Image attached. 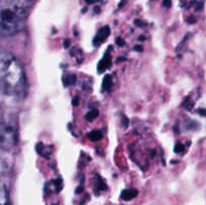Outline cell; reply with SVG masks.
<instances>
[{
    "instance_id": "cell-15",
    "label": "cell",
    "mask_w": 206,
    "mask_h": 205,
    "mask_svg": "<svg viewBox=\"0 0 206 205\" xmlns=\"http://www.w3.org/2000/svg\"><path fill=\"white\" fill-rule=\"evenodd\" d=\"M116 44H117L119 46H124L126 44L125 40L121 37H117V39H116Z\"/></svg>"
},
{
    "instance_id": "cell-20",
    "label": "cell",
    "mask_w": 206,
    "mask_h": 205,
    "mask_svg": "<svg viewBox=\"0 0 206 205\" xmlns=\"http://www.w3.org/2000/svg\"><path fill=\"white\" fill-rule=\"evenodd\" d=\"M70 45H71V40H70V39H66V40L63 41V47L67 48Z\"/></svg>"
},
{
    "instance_id": "cell-6",
    "label": "cell",
    "mask_w": 206,
    "mask_h": 205,
    "mask_svg": "<svg viewBox=\"0 0 206 205\" xmlns=\"http://www.w3.org/2000/svg\"><path fill=\"white\" fill-rule=\"evenodd\" d=\"M137 195H138V190L137 189H125L121 193V198L124 201H130L135 198Z\"/></svg>"
},
{
    "instance_id": "cell-14",
    "label": "cell",
    "mask_w": 206,
    "mask_h": 205,
    "mask_svg": "<svg viewBox=\"0 0 206 205\" xmlns=\"http://www.w3.org/2000/svg\"><path fill=\"white\" fill-rule=\"evenodd\" d=\"M174 150H175V152H176V153H180V152H182V151L184 150V146L182 145V144L177 143V145L175 146Z\"/></svg>"
},
{
    "instance_id": "cell-19",
    "label": "cell",
    "mask_w": 206,
    "mask_h": 205,
    "mask_svg": "<svg viewBox=\"0 0 206 205\" xmlns=\"http://www.w3.org/2000/svg\"><path fill=\"white\" fill-rule=\"evenodd\" d=\"M134 50H136V51H139V52H142L144 50V47L141 45H136L135 47H134Z\"/></svg>"
},
{
    "instance_id": "cell-9",
    "label": "cell",
    "mask_w": 206,
    "mask_h": 205,
    "mask_svg": "<svg viewBox=\"0 0 206 205\" xmlns=\"http://www.w3.org/2000/svg\"><path fill=\"white\" fill-rule=\"evenodd\" d=\"M75 81H77V77H75V74H67L66 77H63V85L67 87V85H74Z\"/></svg>"
},
{
    "instance_id": "cell-16",
    "label": "cell",
    "mask_w": 206,
    "mask_h": 205,
    "mask_svg": "<svg viewBox=\"0 0 206 205\" xmlns=\"http://www.w3.org/2000/svg\"><path fill=\"white\" fill-rule=\"evenodd\" d=\"M135 25H136V26H138V27H144L146 24H145V22H143L142 20L136 19V20H135Z\"/></svg>"
},
{
    "instance_id": "cell-3",
    "label": "cell",
    "mask_w": 206,
    "mask_h": 205,
    "mask_svg": "<svg viewBox=\"0 0 206 205\" xmlns=\"http://www.w3.org/2000/svg\"><path fill=\"white\" fill-rule=\"evenodd\" d=\"M17 19H18V14L15 11H12V10L9 9H3L1 12V27L2 29H5L7 27V29L9 28V25L15 24Z\"/></svg>"
},
{
    "instance_id": "cell-4",
    "label": "cell",
    "mask_w": 206,
    "mask_h": 205,
    "mask_svg": "<svg viewBox=\"0 0 206 205\" xmlns=\"http://www.w3.org/2000/svg\"><path fill=\"white\" fill-rule=\"evenodd\" d=\"M32 1H33V0H12L15 12L18 14V15H22L30 7Z\"/></svg>"
},
{
    "instance_id": "cell-1",
    "label": "cell",
    "mask_w": 206,
    "mask_h": 205,
    "mask_svg": "<svg viewBox=\"0 0 206 205\" xmlns=\"http://www.w3.org/2000/svg\"><path fill=\"white\" fill-rule=\"evenodd\" d=\"M6 70L4 68H2V78L3 82H6L5 88H16L15 85H18L24 80L22 70H21L18 63L14 62V60H10L8 63H6Z\"/></svg>"
},
{
    "instance_id": "cell-13",
    "label": "cell",
    "mask_w": 206,
    "mask_h": 205,
    "mask_svg": "<svg viewBox=\"0 0 206 205\" xmlns=\"http://www.w3.org/2000/svg\"><path fill=\"white\" fill-rule=\"evenodd\" d=\"M122 125L125 129L129 127V119L126 115H122Z\"/></svg>"
},
{
    "instance_id": "cell-2",
    "label": "cell",
    "mask_w": 206,
    "mask_h": 205,
    "mask_svg": "<svg viewBox=\"0 0 206 205\" xmlns=\"http://www.w3.org/2000/svg\"><path fill=\"white\" fill-rule=\"evenodd\" d=\"M16 142V132L11 125H2L1 143L3 148H11Z\"/></svg>"
},
{
    "instance_id": "cell-18",
    "label": "cell",
    "mask_w": 206,
    "mask_h": 205,
    "mask_svg": "<svg viewBox=\"0 0 206 205\" xmlns=\"http://www.w3.org/2000/svg\"><path fill=\"white\" fill-rule=\"evenodd\" d=\"M163 6L166 7V8H169L171 6V0H164L163 1Z\"/></svg>"
},
{
    "instance_id": "cell-22",
    "label": "cell",
    "mask_w": 206,
    "mask_h": 205,
    "mask_svg": "<svg viewBox=\"0 0 206 205\" xmlns=\"http://www.w3.org/2000/svg\"><path fill=\"white\" fill-rule=\"evenodd\" d=\"M82 190H84V186H78L77 189H75V193H81V192H82Z\"/></svg>"
},
{
    "instance_id": "cell-7",
    "label": "cell",
    "mask_w": 206,
    "mask_h": 205,
    "mask_svg": "<svg viewBox=\"0 0 206 205\" xmlns=\"http://www.w3.org/2000/svg\"><path fill=\"white\" fill-rule=\"evenodd\" d=\"M111 64H112L111 56H110V55H108L107 53V55L105 56L102 60H101L99 66H97V70H99V73L102 74L105 70H107V68H109L111 66Z\"/></svg>"
},
{
    "instance_id": "cell-10",
    "label": "cell",
    "mask_w": 206,
    "mask_h": 205,
    "mask_svg": "<svg viewBox=\"0 0 206 205\" xmlns=\"http://www.w3.org/2000/svg\"><path fill=\"white\" fill-rule=\"evenodd\" d=\"M112 78H111V77L109 74H107V75H105V78H104V81H103V89H105V91H108L109 92L110 89H111V88H112Z\"/></svg>"
},
{
    "instance_id": "cell-12",
    "label": "cell",
    "mask_w": 206,
    "mask_h": 205,
    "mask_svg": "<svg viewBox=\"0 0 206 205\" xmlns=\"http://www.w3.org/2000/svg\"><path fill=\"white\" fill-rule=\"evenodd\" d=\"M97 179H99V182H97V189H96V191H95V193L97 194H99V191H102V190H105L106 189V185H105V183H104V181H103V179L100 177V176H97Z\"/></svg>"
},
{
    "instance_id": "cell-5",
    "label": "cell",
    "mask_w": 206,
    "mask_h": 205,
    "mask_svg": "<svg viewBox=\"0 0 206 205\" xmlns=\"http://www.w3.org/2000/svg\"><path fill=\"white\" fill-rule=\"evenodd\" d=\"M110 27L109 26H104L97 31L95 39H93V44L95 45H100L104 40H106V38L110 35Z\"/></svg>"
},
{
    "instance_id": "cell-27",
    "label": "cell",
    "mask_w": 206,
    "mask_h": 205,
    "mask_svg": "<svg viewBox=\"0 0 206 205\" xmlns=\"http://www.w3.org/2000/svg\"><path fill=\"white\" fill-rule=\"evenodd\" d=\"M95 11H97V12L100 11V8H99V7H97H97H96V8H95Z\"/></svg>"
},
{
    "instance_id": "cell-26",
    "label": "cell",
    "mask_w": 206,
    "mask_h": 205,
    "mask_svg": "<svg viewBox=\"0 0 206 205\" xmlns=\"http://www.w3.org/2000/svg\"><path fill=\"white\" fill-rule=\"evenodd\" d=\"M144 39H145V37L143 36V35H140V37H139V40H141V41H143Z\"/></svg>"
},
{
    "instance_id": "cell-8",
    "label": "cell",
    "mask_w": 206,
    "mask_h": 205,
    "mask_svg": "<svg viewBox=\"0 0 206 205\" xmlns=\"http://www.w3.org/2000/svg\"><path fill=\"white\" fill-rule=\"evenodd\" d=\"M88 138L92 142H99L103 138V133L100 130H93L88 134Z\"/></svg>"
},
{
    "instance_id": "cell-11",
    "label": "cell",
    "mask_w": 206,
    "mask_h": 205,
    "mask_svg": "<svg viewBox=\"0 0 206 205\" xmlns=\"http://www.w3.org/2000/svg\"><path fill=\"white\" fill-rule=\"evenodd\" d=\"M97 116H99V111L97 109H93L92 111H90V112L86 115V119L88 121H93V120H95V119H97Z\"/></svg>"
},
{
    "instance_id": "cell-23",
    "label": "cell",
    "mask_w": 206,
    "mask_h": 205,
    "mask_svg": "<svg viewBox=\"0 0 206 205\" xmlns=\"http://www.w3.org/2000/svg\"><path fill=\"white\" fill-rule=\"evenodd\" d=\"M198 113H199L201 116H206V109H202V110L200 109Z\"/></svg>"
},
{
    "instance_id": "cell-17",
    "label": "cell",
    "mask_w": 206,
    "mask_h": 205,
    "mask_svg": "<svg viewBox=\"0 0 206 205\" xmlns=\"http://www.w3.org/2000/svg\"><path fill=\"white\" fill-rule=\"evenodd\" d=\"M78 103H79V97H74V98L73 99V106L74 107H77L78 105Z\"/></svg>"
},
{
    "instance_id": "cell-25",
    "label": "cell",
    "mask_w": 206,
    "mask_h": 205,
    "mask_svg": "<svg viewBox=\"0 0 206 205\" xmlns=\"http://www.w3.org/2000/svg\"><path fill=\"white\" fill-rule=\"evenodd\" d=\"M125 3H126V0H123L122 3H120V5H119V6H120V7H123V5H124Z\"/></svg>"
},
{
    "instance_id": "cell-24",
    "label": "cell",
    "mask_w": 206,
    "mask_h": 205,
    "mask_svg": "<svg viewBox=\"0 0 206 205\" xmlns=\"http://www.w3.org/2000/svg\"><path fill=\"white\" fill-rule=\"evenodd\" d=\"M97 0H86V2L88 3V4H93L95 2H97Z\"/></svg>"
},
{
    "instance_id": "cell-21",
    "label": "cell",
    "mask_w": 206,
    "mask_h": 205,
    "mask_svg": "<svg viewBox=\"0 0 206 205\" xmlns=\"http://www.w3.org/2000/svg\"><path fill=\"white\" fill-rule=\"evenodd\" d=\"M187 22L192 24V23H195L196 22V19L194 18V17H189V18H187Z\"/></svg>"
}]
</instances>
